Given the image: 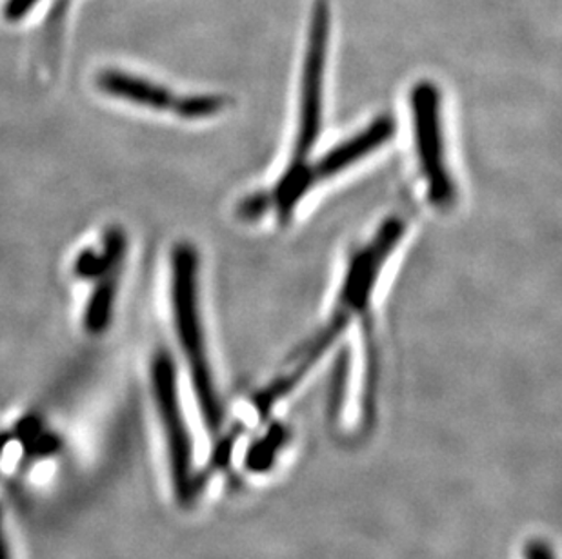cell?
Segmentation results:
<instances>
[{"mask_svg":"<svg viewBox=\"0 0 562 559\" xmlns=\"http://www.w3.org/2000/svg\"><path fill=\"white\" fill-rule=\"evenodd\" d=\"M395 132L397 126L392 115L376 116L361 132L340 140L315 159L304 164H288L270 187L246 196L237 207V215L243 220H255L273 212L277 223L288 226L313 190L379 151L395 137Z\"/></svg>","mask_w":562,"mask_h":559,"instance_id":"6da1fadb","label":"cell"},{"mask_svg":"<svg viewBox=\"0 0 562 559\" xmlns=\"http://www.w3.org/2000/svg\"><path fill=\"white\" fill-rule=\"evenodd\" d=\"M171 304L177 338L187 354L191 381L202 417L212 433L223 425V406L213 380L207 358L206 334L202 326L201 296H199V254L191 243L176 246L171 254Z\"/></svg>","mask_w":562,"mask_h":559,"instance_id":"7a4b0ae2","label":"cell"},{"mask_svg":"<svg viewBox=\"0 0 562 559\" xmlns=\"http://www.w3.org/2000/svg\"><path fill=\"white\" fill-rule=\"evenodd\" d=\"M409 118L419 173L426 185V198L439 212L457 204V184L448 162L442 95L439 85L420 80L409 91Z\"/></svg>","mask_w":562,"mask_h":559,"instance_id":"3957f363","label":"cell"},{"mask_svg":"<svg viewBox=\"0 0 562 559\" xmlns=\"http://www.w3.org/2000/svg\"><path fill=\"white\" fill-rule=\"evenodd\" d=\"M331 10L326 0H315L310 13L308 37L304 52L303 79L299 91L297 124L288 164H304L312 159L324 124V82L328 64Z\"/></svg>","mask_w":562,"mask_h":559,"instance_id":"277c9868","label":"cell"},{"mask_svg":"<svg viewBox=\"0 0 562 559\" xmlns=\"http://www.w3.org/2000/svg\"><path fill=\"white\" fill-rule=\"evenodd\" d=\"M404 231V218H386L375 235L351 254L326 326L342 333L356 318H362L370 311L382 270L403 240Z\"/></svg>","mask_w":562,"mask_h":559,"instance_id":"5b68a950","label":"cell"},{"mask_svg":"<svg viewBox=\"0 0 562 559\" xmlns=\"http://www.w3.org/2000/svg\"><path fill=\"white\" fill-rule=\"evenodd\" d=\"M151 384L159 407L160 422L165 427L166 442L170 448L171 476L177 497L182 503L190 502L193 481V448L187 420L182 417L179 391H177L176 364L166 351H159L151 364Z\"/></svg>","mask_w":562,"mask_h":559,"instance_id":"8992f818","label":"cell"},{"mask_svg":"<svg viewBox=\"0 0 562 559\" xmlns=\"http://www.w3.org/2000/svg\"><path fill=\"white\" fill-rule=\"evenodd\" d=\"M99 88L108 95L133 102L137 106L148 107L154 112H173L187 121H204L223 113L228 106V99L223 95L177 96L165 85L151 80L140 79L135 75L124 73L117 69H108L99 75Z\"/></svg>","mask_w":562,"mask_h":559,"instance_id":"52a82bcc","label":"cell"},{"mask_svg":"<svg viewBox=\"0 0 562 559\" xmlns=\"http://www.w3.org/2000/svg\"><path fill=\"white\" fill-rule=\"evenodd\" d=\"M113 298H115V275L112 278L108 276L95 293L91 296L88 309H86V328L91 333H101L110 322V315H112Z\"/></svg>","mask_w":562,"mask_h":559,"instance_id":"ba28073f","label":"cell"},{"mask_svg":"<svg viewBox=\"0 0 562 559\" xmlns=\"http://www.w3.org/2000/svg\"><path fill=\"white\" fill-rule=\"evenodd\" d=\"M37 2L38 0H8L4 5L5 21H21L33 10V5Z\"/></svg>","mask_w":562,"mask_h":559,"instance_id":"9c48e42d","label":"cell"},{"mask_svg":"<svg viewBox=\"0 0 562 559\" xmlns=\"http://www.w3.org/2000/svg\"><path fill=\"white\" fill-rule=\"evenodd\" d=\"M0 559H10V550L5 544L4 528H2V517H0Z\"/></svg>","mask_w":562,"mask_h":559,"instance_id":"30bf717a","label":"cell"}]
</instances>
